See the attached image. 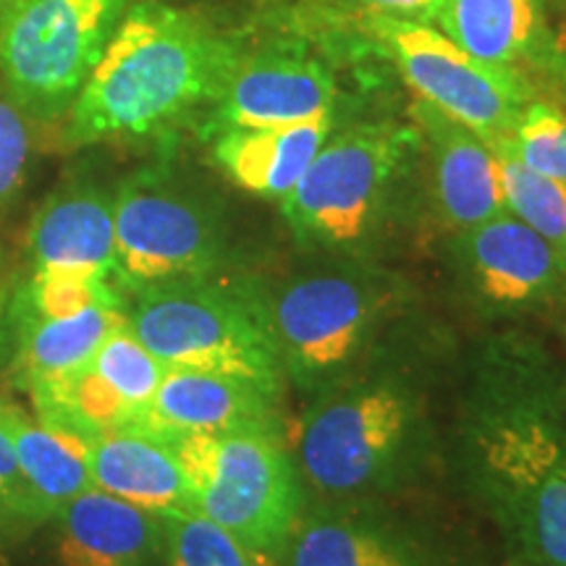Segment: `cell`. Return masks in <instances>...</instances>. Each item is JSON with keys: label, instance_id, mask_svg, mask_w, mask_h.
Masks as SVG:
<instances>
[{"label": "cell", "instance_id": "83f0119b", "mask_svg": "<svg viewBox=\"0 0 566 566\" xmlns=\"http://www.w3.org/2000/svg\"><path fill=\"white\" fill-rule=\"evenodd\" d=\"M42 522L48 520L40 512L32 488L19 467L9 424H6V399H0V541L30 533Z\"/></svg>", "mask_w": 566, "mask_h": 566}, {"label": "cell", "instance_id": "9c48e42d", "mask_svg": "<svg viewBox=\"0 0 566 566\" xmlns=\"http://www.w3.org/2000/svg\"><path fill=\"white\" fill-rule=\"evenodd\" d=\"M412 132L388 124L357 126L325 139L296 187L283 197V216L302 244L346 250L370 233Z\"/></svg>", "mask_w": 566, "mask_h": 566}, {"label": "cell", "instance_id": "52a82bcc", "mask_svg": "<svg viewBox=\"0 0 566 566\" xmlns=\"http://www.w3.org/2000/svg\"><path fill=\"white\" fill-rule=\"evenodd\" d=\"M263 300L283 370L317 388L363 352L384 315L386 286L363 268H331L294 275Z\"/></svg>", "mask_w": 566, "mask_h": 566}, {"label": "cell", "instance_id": "8fae6325", "mask_svg": "<svg viewBox=\"0 0 566 566\" xmlns=\"http://www.w3.org/2000/svg\"><path fill=\"white\" fill-rule=\"evenodd\" d=\"M336 80L325 63L300 51L242 55L205 122L208 134L265 129L334 113Z\"/></svg>", "mask_w": 566, "mask_h": 566}, {"label": "cell", "instance_id": "7c38bea8", "mask_svg": "<svg viewBox=\"0 0 566 566\" xmlns=\"http://www.w3.org/2000/svg\"><path fill=\"white\" fill-rule=\"evenodd\" d=\"M462 252L478 294L493 307H535L566 289V254L509 210L467 229Z\"/></svg>", "mask_w": 566, "mask_h": 566}, {"label": "cell", "instance_id": "5b68a950", "mask_svg": "<svg viewBox=\"0 0 566 566\" xmlns=\"http://www.w3.org/2000/svg\"><path fill=\"white\" fill-rule=\"evenodd\" d=\"M126 0H9L0 11V80L30 122L69 116L124 17Z\"/></svg>", "mask_w": 566, "mask_h": 566}, {"label": "cell", "instance_id": "e0dca14e", "mask_svg": "<svg viewBox=\"0 0 566 566\" xmlns=\"http://www.w3.org/2000/svg\"><path fill=\"white\" fill-rule=\"evenodd\" d=\"M59 566H153L166 554L163 516L90 488L61 509Z\"/></svg>", "mask_w": 566, "mask_h": 566}, {"label": "cell", "instance_id": "f546056e", "mask_svg": "<svg viewBox=\"0 0 566 566\" xmlns=\"http://www.w3.org/2000/svg\"><path fill=\"white\" fill-rule=\"evenodd\" d=\"M354 3L365 6V9H370V13H386V17L433 24L446 0H354Z\"/></svg>", "mask_w": 566, "mask_h": 566}, {"label": "cell", "instance_id": "30bf717a", "mask_svg": "<svg viewBox=\"0 0 566 566\" xmlns=\"http://www.w3.org/2000/svg\"><path fill=\"white\" fill-rule=\"evenodd\" d=\"M415 409L388 384L354 386L313 407L296 438L300 472L317 493L357 495L380 485L405 457Z\"/></svg>", "mask_w": 566, "mask_h": 566}, {"label": "cell", "instance_id": "2e32d148", "mask_svg": "<svg viewBox=\"0 0 566 566\" xmlns=\"http://www.w3.org/2000/svg\"><path fill=\"white\" fill-rule=\"evenodd\" d=\"M412 116L428 139L436 200L446 221L467 231L504 212L499 158L493 147L480 134L422 101L415 103Z\"/></svg>", "mask_w": 566, "mask_h": 566}, {"label": "cell", "instance_id": "d4e9b609", "mask_svg": "<svg viewBox=\"0 0 566 566\" xmlns=\"http://www.w3.org/2000/svg\"><path fill=\"white\" fill-rule=\"evenodd\" d=\"M168 566H275V558L237 541L200 512L163 516Z\"/></svg>", "mask_w": 566, "mask_h": 566}, {"label": "cell", "instance_id": "3957f363", "mask_svg": "<svg viewBox=\"0 0 566 566\" xmlns=\"http://www.w3.org/2000/svg\"><path fill=\"white\" fill-rule=\"evenodd\" d=\"M126 328L168 370L233 375L281 391L283 365L265 300L212 275L134 294Z\"/></svg>", "mask_w": 566, "mask_h": 566}, {"label": "cell", "instance_id": "484cf974", "mask_svg": "<svg viewBox=\"0 0 566 566\" xmlns=\"http://www.w3.org/2000/svg\"><path fill=\"white\" fill-rule=\"evenodd\" d=\"M90 365L137 412V422L147 412L155 391H158L168 373V367L150 349L142 346L139 338L126 328V323L105 336Z\"/></svg>", "mask_w": 566, "mask_h": 566}, {"label": "cell", "instance_id": "4316f807", "mask_svg": "<svg viewBox=\"0 0 566 566\" xmlns=\"http://www.w3.org/2000/svg\"><path fill=\"white\" fill-rule=\"evenodd\" d=\"M499 142L527 168L566 184V111L558 105L533 97L512 134Z\"/></svg>", "mask_w": 566, "mask_h": 566}, {"label": "cell", "instance_id": "6da1fadb", "mask_svg": "<svg viewBox=\"0 0 566 566\" xmlns=\"http://www.w3.org/2000/svg\"><path fill=\"white\" fill-rule=\"evenodd\" d=\"M242 51L195 13L163 3L129 9L66 116L63 145L171 132L221 97Z\"/></svg>", "mask_w": 566, "mask_h": 566}, {"label": "cell", "instance_id": "f1b7e54d", "mask_svg": "<svg viewBox=\"0 0 566 566\" xmlns=\"http://www.w3.org/2000/svg\"><path fill=\"white\" fill-rule=\"evenodd\" d=\"M30 118L21 113L9 92L0 87V216L13 202L24 184L27 163H30Z\"/></svg>", "mask_w": 566, "mask_h": 566}, {"label": "cell", "instance_id": "5bb4252c", "mask_svg": "<svg viewBox=\"0 0 566 566\" xmlns=\"http://www.w3.org/2000/svg\"><path fill=\"white\" fill-rule=\"evenodd\" d=\"M27 260L32 273L97 275L113 281V195L92 181H71L55 189L34 212L27 231Z\"/></svg>", "mask_w": 566, "mask_h": 566}, {"label": "cell", "instance_id": "7a4b0ae2", "mask_svg": "<svg viewBox=\"0 0 566 566\" xmlns=\"http://www.w3.org/2000/svg\"><path fill=\"white\" fill-rule=\"evenodd\" d=\"M488 506L533 566H566V417L546 388L488 396L472 422Z\"/></svg>", "mask_w": 566, "mask_h": 566}, {"label": "cell", "instance_id": "7402d4cb", "mask_svg": "<svg viewBox=\"0 0 566 566\" xmlns=\"http://www.w3.org/2000/svg\"><path fill=\"white\" fill-rule=\"evenodd\" d=\"M6 424H9L21 472H24L45 520H55L69 501L95 488L90 480L87 462H84L87 451L80 446L63 441L61 436L42 428L38 420L21 412L11 401H6Z\"/></svg>", "mask_w": 566, "mask_h": 566}, {"label": "cell", "instance_id": "4fadbf2b", "mask_svg": "<svg viewBox=\"0 0 566 566\" xmlns=\"http://www.w3.org/2000/svg\"><path fill=\"white\" fill-rule=\"evenodd\" d=\"M279 391L233 375L168 370L132 430L174 441L192 433L279 430Z\"/></svg>", "mask_w": 566, "mask_h": 566}, {"label": "cell", "instance_id": "277c9868", "mask_svg": "<svg viewBox=\"0 0 566 566\" xmlns=\"http://www.w3.org/2000/svg\"><path fill=\"white\" fill-rule=\"evenodd\" d=\"M171 443L197 512L244 546L275 558L302 514L300 472L279 430L192 433Z\"/></svg>", "mask_w": 566, "mask_h": 566}, {"label": "cell", "instance_id": "d6986e66", "mask_svg": "<svg viewBox=\"0 0 566 566\" xmlns=\"http://www.w3.org/2000/svg\"><path fill=\"white\" fill-rule=\"evenodd\" d=\"M438 30L493 66L525 63L554 71V30L543 0H446Z\"/></svg>", "mask_w": 566, "mask_h": 566}, {"label": "cell", "instance_id": "ac0fdd59", "mask_svg": "<svg viewBox=\"0 0 566 566\" xmlns=\"http://www.w3.org/2000/svg\"><path fill=\"white\" fill-rule=\"evenodd\" d=\"M92 485L158 516L197 512L195 491L176 457L174 443L142 430H116L90 443Z\"/></svg>", "mask_w": 566, "mask_h": 566}, {"label": "cell", "instance_id": "8992f818", "mask_svg": "<svg viewBox=\"0 0 566 566\" xmlns=\"http://www.w3.org/2000/svg\"><path fill=\"white\" fill-rule=\"evenodd\" d=\"M113 283L132 296L205 279L223 263L226 233L216 208L168 168H147L122 181L113 192Z\"/></svg>", "mask_w": 566, "mask_h": 566}, {"label": "cell", "instance_id": "603a6c76", "mask_svg": "<svg viewBox=\"0 0 566 566\" xmlns=\"http://www.w3.org/2000/svg\"><path fill=\"white\" fill-rule=\"evenodd\" d=\"M491 147L499 158L506 210L566 254V184L527 168L501 142Z\"/></svg>", "mask_w": 566, "mask_h": 566}, {"label": "cell", "instance_id": "cb8c5ba5", "mask_svg": "<svg viewBox=\"0 0 566 566\" xmlns=\"http://www.w3.org/2000/svg\"><path fill=\"white\" fill-rule=\"evenodd\" d=\"M90 307L126 310L124 292L111 279L66 273H32V279L17 283L9 302V315L30 321L71 317Z\"/></svg>", "mask_w": 566, "mask_h": 566}, {"label": "cell", "instance_id": "ffe728a7", "mask_svg": "<svg viewBox=\"0 0 566 566\" xmlns=\"http://www.w3.org/2000/svg\"><path fill=\"white\" fill-rule=\"evenodd\" d=\"M331 129L334 113L265 129H231L218 134L212 155L223 174L244 192L283 200L321 153Z\"/></svg>", "mask_w": 566, "mask_h": 566}, {"label": "cell", "instance_id": "4dcf8cb0", "mask_svg": "<svg viewBox=\"0 0 566 566\" xmlns=\"http://www.w3.org/2000/svg\"><path fill=\"white\" fill-rule=\"evenodd\" d=\"M554 74L566 87V13L554 27Z\"/></svg>", "mask_w": 566, "mask_h": 566}, {"label": "cell", "instance_id": "ba28073f", "mask_svg": "<svg viewBox=\"0 0 566 566\" xmlns=\"http://www.w3.org/2000/svg\"><path fill=\"white\" fill-rule=\"evenodd\" d=\"M370 34L417 92V101L433 105L488 145L504 139L533 101V87L520 69L493 66L467 53L433 24L386 13H370Z\"/></svg>", "mask_w": 566, "mask_h": 566}, {"label": "cell", "instance_id": "44dd1931", "mask_svg": "<svg viewBox=\"0 0 566 566\" xmlns=\"http://www.w3.org/2000/svg\"><path fill=\"white\" fill-rule=\"evenodd\" d=\"M124 323L126 315L118 307H90L53 321H30L6 313V344H11L13 380L27 391L38 380L80 370L95 357L105 336Z\"/></svg>", "mask_w": 566, "mask_h": 566}, {"label": "cell", "instance_id": "9a60e30c", "mask_svg": "<svg viewBox=\"0 0 566 566\" xmlns=\"http://www.w3.org/2000/svg\"><path fill=\"white\" fill-rule=\"evenodd\" d=\"M275 566H443L409 530L370 512L313 509L300 514Z\"/></svg>", "mask_w": 566, "mask_h": 566}, {"label": "cell", "instance_id": "1f68e13d", "mask_svg": "<svg viewBox=\"0 0 566 566\" xmlns=\"http://www.w3.org/2000/svg\"><path fill=\"white\" fill-rule=\"evenodd\" d=\"M3 344H6V317L0 321V349H3Z\"/></svg>", "mask_w": 566, "mask_h": 566}]
</instances>
